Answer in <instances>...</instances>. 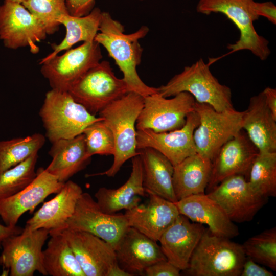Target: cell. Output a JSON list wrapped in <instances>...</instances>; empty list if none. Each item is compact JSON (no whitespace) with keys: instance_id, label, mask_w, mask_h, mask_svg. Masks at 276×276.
<instances>
[{"instance_id":"1","label":"cell","mask_w":276,"mask_h":276,"mask_svg":"<svg viewBox=\"0 0 276 276\" xmlns=\"http://www.w3.org/2000/svg\"><path fill=\"white\" fill-rule=\"evenodd\" d=\"M149 29L146 26L130 34L124 33V26L113 19L109 13L102 12L99 31L94 40L102 45L112 58L126 83L129 92L143 97L158 93V88L146 84L139 77L136 67L142 61L143 48L140 39L145 37Z\"/></svg>"},{"instance_id":"2","label":"cell","mask_w":276,"mask_h":276,"mask_svg":"<svg viewBox=\"0 0 276 276\" xmlns=\"http://www.w3.org/2000/svg\"><path fill=\"white\" fill-rule=\"evenodd\" d=\"M144 102V97L130 91L110 103L98 113L113 135L115 145L113 162L106 171L88 176L113 177L127 160L139 155L136 123Z\"/></svg>"},{"instance_id":"3","label":"cell","mask_w":276,"mask_h":276,"mask_svg":"<svg viewBox=\"0 0 276 276\" xmlns=\"http://www.w3.org/2000/svg\"><path fill=\"white\" fill-rule=\"evenodd\" d=\"M157 88L158 93L166 98L181 92L189 93L196 102L209 104L218 112L235 109L230 88L219 82L209 64L202 58L185 66L182 72Z\"/></svg>"},{"instance_id":"4","label":"cell","mask_w":276,"mask_h":276,"mask_svg":"<svg viewBox=\"0 0 276 276\" xmlns=\"http://www.w3.org/2000/svg\"><path fill=\"white\" fill-rule=\"evenodd\" d=\"M39 115L51 143L76 137L91 124L103 120L89 112L68 91L52 89L45 94Z\"/></svg>"},{"instance_id":"5","label":"cell","mask_w":276,"mask_h":276,"mask_svg":"<svg viewBox=\"0 0 276 276\" xmlns=\"http://www.w3.org/2000/svg\"><path fill=\"white\" fill-rule=\"evenodd\" d=\"M246 257L242 245L206 229L184 271L192 276H239Z\"/></svg>"},{"instance_id":"6","label":"cell","mask_w":276,"mask_h":276,"mask_svg":"<svg viewBox=\"0 0 276 276\" xmlns=\"http://www.w3.org/2000/svg\"><path fill=\"white\" fill-rule=\"evenodd\" d=\"M254 3V0H199L196 11L204 15L222 13L235 24L240 37L234 43L227 45L232 53L248 50L260 60H265L271 52L269 41L260 35L254 27V22L259 18Z\"/></svg>"},{"instance_id":"7","label":"cell","mask_w":276,"mask_h":276,"mask_svg":"<svg viewBox=\"0 0 276 276\" xmlns=\"http://www.w3.org/2000/svg\"><path fill=\"white\" fill-rule=\"evenodd\" d=\"M67 91L77 102L95 116L129 92L124 80L116 76L110 63L105 60L88 70Z\"/></svg>"},{"instance_id":"8","label":"cell","mask_w":276,"mask_h":276,"mask_svg":"<svg viewBox=\"0 0 276 276\" xmlns=\"http://www.w3.org/2000/svg\"><path fill=\"white\" fill-rule=\"evenodd\" d=\"M195 111L200 120L193 134L197 153L212 161L220 148L242 129L244 111L218 112L196 101Z\"/></svg>"},{"instance_id":"9","label":"cell","mask_w":276,"mask_h":276,"mask_svg":"<svg viewBox=\"0 0 276 276\" xmlns=\"http://www.w3.org/2000/svg\"><path fill=\"white\" fill-rule=\"evenodd\" d=\"M49 231H31L25 227L19 234L5 239L1 246L0 265L10 270L11 276H33L35 271L47 275L42 264V247Z\"/></svg>"},{"instance_id":"10","label":"cell","mask_w":276,"mask_h":276,"mask_svg":"<svg viewBox=\"0 0 276 276\" xmlns=\"http://www.w3.org/2000/svg\"><path fill=\"white\" fill-rule=\"evenodd\" d=\"M85 276H130L119 266L115 250L107 242L84 231H62Z\"/></svg>"},{"instance_id":"11","label":"cell","mask_w":276,"mask_h":276,"mask_svg":"<svg viewBox=\"0 0 276 276\" xmlns=\"http://www.w3.org/2000/svg\"><path fill=\"white\" fill-rule=\"evenodd\" d=\"M173 97L169 99L156 93L145 97L136 121V130L165 132L181 128L188 114L195 110V100L187 92Z\"/></svg>"},{"instance_id":"12","label":"cell","mask_w":276,"mask_h":276,"mask_svg":"<svg viewBox=\"0 0 276 276\" xmlns=\"http://www.w3.org/2000/svg\"><path fill=\"white\" fill-rule=\"evenodd\" d=\"M102 58L98 42L95 40L83 42L42 63L40 71L52 89L67 91L74 83Z\"/></svg>"},{"instance_id":"13","label":"cell","mask_w":276,"mask_h":276,"mask_svg":"<svg viewBox=\"0 0 276 276\" xmlns=\"http://www.w3.org/2000/svg\"><path fill=\"white\" fill-rule=\"evenodd\" d=\"M47 35L43 24L22 4L4 1L0 6V39L5 47H28L35 54L39 52L36 43Z\"/></svg>"},{"instance_id":"14","label":"cell","mask_w":276,"mask_h":276,"mask_svg":"<svg viewBox=\"0 0 276 276\" xmlns=\"http://www.w3.org/2000/svg\"><path fill=\"white\" fill-rule=\"evenodd\" d=\"M206 194L221 207L232 221L237 223L252 220L268 200L256 192L242 175L225 178Z\"/></svg>"},{"instance_id":"15","label":"cell","mask_w":276,"mask_h":276,"mask_svg":"<svg viewBox=\"0 0 276 276\" xmlns=\"http://www.w3.org/2000/svg\"><path fill=\"white\" fill-rule=\"evenodd\" d=\"M67 228L84 231L111 244L114 248L129 227L124 214L103 212L96 201L83 192L75 211L67 221Z\"/></svg>"},{"instance_id":"16","label":"cell","mask_w":276,"mask_h":276,"mask_svg":"<svg viewBox=\"0 0 276 276\" xmlns=\"http://www.w3.org/2000/svg\"><path fill=\"white\" fill-rule=\"evenodd\" d=\"M200 123L195 110L189 113L180 128L165 132L150 129L136 130L137 150L151 147L165 155L174 167L186 158L197 153L194 132Z\"/></svg>"},{"instance_id":"17","label":"cell","mask_w":276,"mask_h":276,"mask_svg":"<svg viewBox=\"0 0 276 276\" xmlns=\"http://www.w3.org/2000/svg\"><path fill=\"white\" fill-rule=\"evenodd\" d=\"M259 152L246 132L241 130L220 148L212 159L208 192L227 177L248 175Z\"/></svg>"},{"instance_id":"18","label":"cell","mask_w":276,"mask_h":276,"mask_svg":"<svg viewBox=\"0 0 276 276\" xmlns=\"http://www.w3.org/2000/svg\"><path fill=\"white\" fill-rule=\"evenodd\" d=\"M64 183L42 167L36 171L34 179L16 194L0 201V217L5 225L15 227L26 212L32 213L49 195L57 194Z\"/></svg>"},{"instance_id":"19","label":"cell","mask_w":276,"mask_h":276,"mask_svg":"<svg viewBox=\"0 0 276 276\" xmlns=\"http://www.w3.org/2000/svg\"><path fill=\"white\" fill-rule=\"evenodd\" d=\"M114 250L119 266L130 276L144 275L148 267L167 260L156 241L130 226Z\"/></svg>"},{"instance_id":"20","label":"cell","mask_w":276,"mask_h":276,"mask_svg":"<svg viewBox=\"0 0 276 276\" xmlns=\"http://www.w3.org/2000/svg\"><path fill=\"white\" fill-rule=\"evenodd\" d=\"M146 204L125 211L128 225L156 242L180 214L174 202L150 192Z\"/></svg>"},{"instance_id":"21","label":"cell","mask_w":276,"mask_h":276,"mask_svg":"<svg viewBox=\"0 0 276 276\" xmlns=\"http://www.w3.org/2000/svg\"><path fill=\"white\" fill-rule=\"evenodd\" d=\"M205 231L202 224L191 223L187 217L179 214L158 240L167 260L180 270L187 269L191 257Z\"/></svg>"},{"instance_id":"22","label":"cell","mask_w":276,"mask_h":276,"mask_svg":"<svg viewBox=\"0 0 276 276\" xmlns=\"http://www.w3.org/2000/svg\"><path fill=\"white\" fill-rule=\"evenodd\" d=\"M83 192L79 185L67 180L55 197L45 202L27 220L25 227L31 231L44 228L49 232L62 231L67 228V221Z\"/></svg>"},{"instance_id":"23","label":"cell","mask_w":276,"mask_h":276,"mask_svg":"<svg viewBox=\"0 0 276 276\" xmlns=\"http://www.w3.org/2000/svg\"><path fill=\"white\" fill-rule=\"evenodd\" d=\"M174 203L180 214L194 222L206 225L209 231L215 236L231 239L239 234L234 222L206 194L191 195Z\"/></svg>"},{"instance_id":"24","label":"cell","mask_w":276,"mask_h":276,"mask_svg":"<svg viewBox=\"0 0 276 276\" xmlns=\"http://www.w3.org/2000/svg\"><path fill=\"white\" fill-rule=\"evenodd\" d=\"M242 129L259 152H276V119L267 106L263 91L250 98L244 111Z\"/></svg>"},{"instance_id":"25","label":"cell","mask_w":276,"mask_h":276,"mask_svg":"<svg viewBox=\"0 0 276 276\" xmlns=\"http://www.w3.org/2000/svg\"><path fill=\"white\" fill-rule=\"evenodd\" d=\"M49 151L52 159L45 169L64 183L75 174L85 169L91 157L87 152L83 133L68 139L53 142Z\"/></svg>"},{"instance_id":"26","label":"cell","mask_w":276,"mask_h":276,"mask_svg":"<svg viewBox=\"0 0 276 276\" xmlns=\"http://www.w3.org/2000/svg\"><path fill=\"white\" fill-rule=\"evenodd\" d=\"M131 159L132 171L125 183L116 189L100 188L95 194L96 201L103 212L114 214L129 210L140 204V197L145 196L141 158L137 155Z\"/></svg>"},{"instance_id":"27","label":"cell","mask_w":276,"mask_h":276,"mask_svg":"<svg viewBox=\"0 0 276 276\" xmlns=\"http://www.w3.org/2000/svg\"><path fill=\"white\" fill-rule=\"evenodd\" d=\"M141 158L145 192L175 202L172 177L174 166L162 153L151 147L137 149Z\"/></svg>"},{"instance_id":"28","label":"cell","mask_w":276,"mask_h":276,"mask_svg":"<svg viewBox=\"0 0 276 276\" xmlns=\"http://www.w3.org/2000/svg\"><path fill=\"white\" fill-rule=\"evenodd\" d=\"M212 169V161L196 153L174 167L172 183L177 200L205 193Z\"/></svg>"},{"instance_id":"29","label":"cell","mask_w":276,"mask_h":276,"mask_svg":"<svg viewBox=\"0 0 276 276\" xmlns=\"http://www.w3.org/2000/svg\"><path fill=\"white\" fill-rule=\"evenodd\" d=\"M102 13V11L96 7L85 16L78 17L70 14L61 16L58 22L65 28V37L59 44L51 45L52 52L41 59L39 64L50 60L61 51L71 49L78 42L94 41L99 31Z\"/></svg>"},{"instance_id":"30","label":"cell","mask_w":276,"mask_h":276,"mask_svg":"<svg viewBox=\"0 0 276 276\" xmlns=\"http://www.w3.org/2000/svg\"><path fill=\"white\" fill-rule=\"evenodd\" d=\"M49 235L42 256L47 275L85 276L62 231L49 232Z\"/></svg>"},{"instance_id":"31","label":"cell","mask_w":276,"mask_h":276,"mask_svg":"<svg viewBox=\"0 0 276 276\" xmlns=\"http://www.w3.org/2000/svg\"><path fill=\"white\" fill-rule=\"evenodd\" d=\"M45 142V137L39 133L0 141V175L33 155L38 154Z\"/></svg>"},{"instance_id":"32","label":"cell","mask_w":276,"mask_h":276,"mask_svg":"<svg viewBox=\"0 0 276 276\" xmlns=\"http://www.w3.org/2000/svg\"><path fill=\"white\" fill-rule=\"evenodd\" d=\"M248 180L259 194L268 198L276 196V152H259L249 172Z\"/></svg>"},{"instance_id":"33","label":"cell","mask_w":276,"mask_h":276,"mask_svg":"<svg viewBox=\"0 0 276 276\" xmlns=\"http://www.w3.org/2000/svg\"><path fill=\"white\" fill-rule=\"evenodd\" d=\"M38 154L30 156L0 175V201L11 197L26 187L36 175Z\"/></svg>"},{"instance_id":"34","label":"cell","mask_w":276,"mask_h":276,"mask_svg":"<svg viewBox=\"0 0 276 276\" xmlns=\"http://www.w3.org/2000/svg\"><path fill=\"white\" fill-rule=\"evenodd\" d=\"M242 246L246 257L272 270H276L275 227L249 238Z\"/></svg>"},{"instance_id":"35","label":"cell","mask_w":276,"mask_h":276,"mask_svg":"<svg viewBox=\"0 0 276 276\" xmlns=\"http://www.w3.org/2000/svg\"><path fill=\"white\" fill-rule=\"evenodd\" d=\"M21 4L43 24L47 35L58 31L59 19L69 14L65 0H25Z\"/></svg>"},{"instance_id":"36","label":"cell","mask_w":276,"mask_h":276,"mask_svg":"<svg viewBox=\"0 0 276 276\" xmlns=\"http://www.w3.org/2000/svg\"><path fill=\"white\" fill-rule=\"evenodd\" d=\"M86 151L91 157L94 155H113L114 140L110 128L103 120L96 121L84 130Z\"/></svg>"},{"instance_id":"37","label":"cell","mask_w":276,"mask_h":276,"mask_svg":"<svg viewBox=\"0 0 276 276\" xmlns=\"http://www.w3.org/2000/svg\"><path fill=\"white\" fill-rule=\"evenodd\" d=\"M181 270L167 260L158 261L148 267L144 271L147 276H179Z\"/></svg>"},{"instance_id":"38","label":"cell","mask_w":276,"mask_h":276,"mask_svg":"<svg viewBox=\"0 0 276 276\" xmlns=\"http://www.w3.org/2000/svg\"><path fill=\"white\" fill-rule=\"evenodd\" d=\"M69 14L74 16L88 14L94 8L95 0H65Z\"/></svg>"},{"instance_id":"39","label":"cell","mask_w":276,"mask_h":276,"mask_svg":"<svg viewBox=\"0 0 276 276\" xmlns=\"http://www.w3.org/2000/svg\"><path fill=\"white\" fill-rule=\"evenodd\" d=\"M241 276H273V273L260 266L250 258L246 257L243 265Z\"/></svg>"},{"instance_id":"40","label":"cell","mask_w":276,"mask_h":276,"mask_svg":"<svg viewBox=\"0 0 276 276\" xmlns=\"http://www.w3.org/2000/svg\"><path fill=\"white\" fill-rule=\"evenodd\" d=\"M254 9L259 17L263 16L272 24H276V6L273 2L271 1L255 2Z\"/></svg>"},{"instance_id":"41","label":"cell","mask_w":276,"mask_h":276,"mask_svg":"<svg viewBox=\"0 0 276 276\" xmlns=\"http://www.w3.org/2000/svg\"><path fill=\"white\" fill-rule=\"evenodd\" d=\"M267 106L276 119V89L270 87H266L263 91Z\"/></svg>"},{"instance_id":"42","label":"cell","mask_w":276,"mask_h":276,"mask_svg":"<svg viewBox=\"0 0 276 276\" xmlns=\"http://www.w3.org/2000/svg\"><path fill=\"white\" fill-rule=\"evenodd\" d=\"M22 230L23 228L17 226L9 227L0 223V246L5 239L11 236L19 234Z\"/></svg>"},{"instance_id":"43","label":"cell","mask_w":276,"mask_h":276,"mask_svg":"<svg viewBox=\"0 0 276 276\" xmlns=\"http://www.w3.org/2000/svg\"><path fill=\"white\" fill-rule=\"evenodd\" d=\"M25 0H5L6 2H11L21 4Z\"/></svg>"},{"instance_id":"44","label":"cell","mask_w":276,"mask_h":276,"mask_svg":"<svg viewBox=\"0 0 276 276\" xmlns=\"http://www.w3.org/2000/svg\"><path fill=\"white\" fill-rule=\"evenodd\" d=\"M139 1H145V0H139Z\"/></svg>"}]
</instances>
